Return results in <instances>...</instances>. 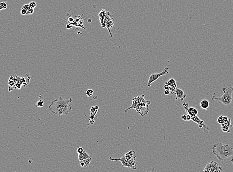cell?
<instances>
[{
    "label": "cell",
    "instance_id": "4316f807",
    "mask_svg": "<svg viewBox=\"0 0 233 172\" xmlns=\"http://www.w3.org/2000/svg\"><path fill=\"white\" fill-rule=\"evenodd\" d=\"M34 13V9L30 8L29 10L27 11L26 14H32Z\"/></svg>",
    "mask_w": 233,
    "mask_h": 172
},
{
    "label": "cell",
    "instance_id": "836d02e7",
    "mask_svg": "<svg viewBox=\"0 0 233 172\" xmlns=\"http://www.w3.org/2000/svg\"><path fill=\"white\" fill-rule=\"evenodd\" d=\"M72 27V25H71V24H70V23L66 25V28H67V29H70V28H71Z\"/></svg>",
    "mask_w": 233,
    "mask_h": 172
},
{
    "label": "cell",
    "instance_id": "2e32d148",
    "mask_svg": "<svg viewBox=\"0 0 233 172\" xmlns=\"http://www.w3.org/2000/svg\"><path fill=\"white\" fill-rule=\"evenodd\" d=\"M221 125V127L222 130L223 132H226V133H230V131H231V128H230L229 126L226 125H224L223 124H220Z\"/></svg>",
    "mask_w": 233,
    "mask_h": 172
},
{
    "label": "cell",
    "instance_id": "30bf717a",
    "mask_svg": "<svg viewBox=\"0 0 233 172\" xmlns=\"http://www.w3.org/2000/svg\"><path fill=\"white\" fill-rule=\"evenodd\" d=\"M109 159H110V160L111 161H120L121 162V164H122V165L123 167L127 168L128 160V159H127V158L125 157V155L123 156L122 157L120 158H113L110 157Z\"/></svg>",
    "mask_w": 233,
    "mask_h": 172
},
{
    "label": "cell",
    "instance_id": "44dd1931",
    "mask_svg": "<svg viewBox=\"0 0 233 172\" xmlns=\"http://www.w3.org/2000/svg\"><path fill=\"white\" fill-rule=\"evenodd\" d=\"M98 110L95 109L94 106H92L90 108V114L94 115H96L97 112H98Z\"/></svg>",
    "mask_w": 233,
    "mask_h": 172
},
{
    "label": "cell",
    "instance_id": "9c48e42d",
    "mask_svg": "<svg viewBox=\"0 0 233 172\" xmlns=\"http://www.w3.org/2000/svg\"><path fill=\"white\" fill-rule=\"evenodd\" d=\"M176 97L175 98L176 100L180 99L181 101H183L186 98V93H185L183 90L180 88H176Z\"/></svg>",
    "mask_w": 233,
    "mask_h": 172
},
{
    "label": "cell",
    "instance_id": "484cf974",
    "mask_svg": "<svg viewBox=\"0 0 233 172\" xmlns=\"http://www.w3.org/2000/svg\"><path fill=\"white\" fill-rule=\"evenodd\" d=\"M22 8H23L24 9L26 10V11H28V10H29L31 8H30V7L29 6V4H25V5H24L23 6Z\"/></svg>",
    "mask_w": 233,
    "mask_h": 172
},
{
    "label": "cell",
    "instance_id": "74e56055",
    "mask_svg": "<svg viewBox=\"0 0 233 172\" xmlns=\"http://www.w3.org/2000/svg\"><path fill=\"white\" fill-rule=\"evenodd\" d=\"M93 99H95V100L97 99V96H96V95H94V97H93Z\"/></svg>",
    "mask_w": 233,
    "mask_h": 172
},
{
    "label": "cell",
    "instance_id": "f35d334b",
    "mask_svg": "<svg viewBox=\"0 0 233 172\" xmlns=\"http://www.w3.org/2000/svg\"><path fill=\"white\" fill-rule=\"evenodd\" d=\"M7 1H8V0H0V3H2V2H7Z\"/></svg>",
    "mask_w": 233,
    "mask_h": 172
},
{
    "label": "cell",
    "instance_id": "5b68a950",
    "mask_svg": "<svg viewBox=\"0 0 233 172\" xmlns=\"http://www.w3.org/2000/svg\"><path fill=\"white\" fill-rule=\"evenodd\" d=\"M223 171V169L219 164L215 161H211L205 166L203 172H221Z\"/></svg>",
    "mask_w": 233,
    "mask_h": 172
},
{
    "label": "cell",
    "instance_id": "ffe728a7",
    "mask_svg": "<svg viewBox=\"0 0 233 172\" xmlns=\"http://www.w3.org/2000/svg\"><path fill=\"white\" fill-rule=\"evenodd\" d=\"M44 102H45L44 100H40L39 101H38L37 102V103L36 104V106L37 107H44Z\"/></svg>",
    "mask_w": 233,
    "mask_h": 172
},
{
    "label": "cell",
    "instance_id": "ac0fdd59",
    "mask_svg": "<svg viewBox=\"0 0 233 172\" xmlns=\"http://www.w3.org/2000/svg\"><path fill=\"white\" fill-rule=\"evenodd\" d=\"M91 160H92V158L85 159H84L83 160H82L83 161V162L84 163V164H85L84 168H86V167H89L90 166V163Z\"/></svg>",
    "mask_w": 233,
    "mask_h": 172
},
{
    "label": "cell",
    "instance_id": "83f0119b",
    "mask_svg": "<svg viewBox=\"0 0 233 172\" xmlns=\"http://www.w3.org/2000/svg\"><path fill=\"white\" fill-rule=\"evenodd\" d=\"M169 88H170V85H168V84H167V82H166L165 83V85H164V89H165H165H169Z\"/></svg>",
    "mask_w": 233,
    "mask_h": 172
},
{
    "label": "cell",
    "instance_id": "cb8c5ba5",
    "mask_svg": "<svg viewBox=\"0 0 233 172\" xmlns=\"http://www.w3.org/2000/svg\"><path fill=\"white\" fill-rule=\"evenodd\" d=\"M97 116H96V115H91V114H90V116H89V119L90 120H93L94 121H96L97 120Z\"/></svg>",
    "mask_w": 233,
    "mask_h": 172
},
{
    "label": "cell",
    "instance_id": "7402d4cb",
    "mask_svg": "<svg viewBox=\"0 0 233 172\" xmlns=\"http://www.w3.org/2000/svg\"><path fill=\"white\" fill-rule=\"evenodd\" d=\"M93 93H94V91H93L92 89H88L86 92V95L87 97H91L92 95H93Z\"/></svg>",
    "mask_w": 233,
    "mask_h": 172
},
{
    "label": "cell",
    "instance_id": "9a60e30c",
    "mask_svg": "<svg viewBox=\"0 0 233 172\" xmlns=\"http://www.w3.org/2000/svg\"><path fill=\"white\" fill-rule=\"evenodd\" d=\"M125 156L127 158V159H128V160L133 158V157H137V156L135 155V152L134 150H131V151H128L127 153H126Z\"/></svg>",
    "mask_w": 233,
    "mask_h": 172
},
{
    "label": "cell",
    "instance_id": "3957f363",
    "mask_svg": "<svg viewBox=\"0 0 233 172\" xmlns=\"http://www.w3.org/2000/svg\"><path fill=\"white\" fill-rule=\"evenodd\" d=\"M212 150L213 153L219 160H224L233 155V147L222 142L214 144Z\"/></svg>",
    "mask_w": 233,
    "mask_h": 172
},
{
    "label": "cell",
    "instance_id": "f546056e",
    "mask_svg": "<svg viewBox=\"0 0 233 172\" xmlns=\"http://www.w3.org/2000/svg\"><path fill=\"white\" fill-rule=\"evenodd\" d=\"M170 93H171V92H170V89H165V91H164V94H165L166 95H169Z\"/></svg>",
    "mask_w": 233,
    "mask_h": 172
},
{
    "label": "cell",
    "instance_id": "4fadbf2b",
    "mask_svg": "<svg viewBox=\"0 0 233 172\" xmlns=\"http://www.w3.org/2000/svg\"><path fill=\"white\" fill-rule=\"evenodd\" d=\"M78 157H79V161L83 160L84 159H85L92 158V157L89 155L85 151L82 153L78 154Z\"/></svg>",
    "mask_w": 233,
    "mask_h": 172
},
{
    "label": "cell",
    "instance_id": "d6986e66",
    "mask_svg": "<svg viewBox=\"0 0 233 172\" xmlns=\"http://www.w3.org/2000/svg\"><path fill=\"white\" fill-rule=\"evenodd\" d=\"M8 4H7L5 2H3L0 3V10H5L8 8Z\"/></svg>",
    "mask_w": 233,
    "mask_h": 172
},
{
    "label": "cell",
    "instance_id": "603a6c76",
    "mask_svg": "<svg viewBox=\"0 0 233 172\" xmlns=\"http://www.w3.org/2000/svg\"><path fill=\"white\" fill-rule=\"evenodd\" d=\"M29 6L31 8L34 9L37 6V4L36 3V2L34 1H32V2H30L29 3Z\"/></svg>",
    "mask_w": 233,
    "mask_h": 172
},
{
    "label": "cell",
    "instance_id": "6da1fadb",
    "mask_svg": "<svg viewBox=\"0 0 233 172\" xmlns=\"http://www.w3.org/2000/svg\"><path fill=\"white\" fill-rule=\"evenodd\" d=\"M72 101V99L71 98L64 99L61 96H59L57 99L52 101L49 106V110L53 114L58 115L59 117L68 115L72 109V106L70 104Z\"/></svg>",
    "mask_w": 233,
    "mask_h": 172
},
{
    "label": "cell",
    "instance_id": "ba28073f",
    "mask_svg": "<svg viewBox=\"0 0 233 172\" xmlns=\"http://www.w3.org/2000/svg\"><path fill=\"white\" fill-rule=\"evenodd\" d=\"M182 106L184 108L186 114L190 115L191 117L198 115V110L196 108L193 107H189V104L184 102L182 104Z\"/></svg>",
    "mask_w": 233,
    "mask_h": 172
},
{
    "label": "cell",
    "instance_id": "d4e9b609",
    "mask_svg": "<svg viewBox=\"0 0 233 172\" xmlns=\"http://www.w3.org/2000/svg\"><path fill=\"white\" fill-rule=\"evenodd\" d=\"M84 151V149L82 147H78L77 148V150H76V152L78 154H81V153H83V152Z\"/></svg>",
    "mask_w": 233,
    "mask_h": 172
},
{
    "label": "cell",
    "instance_id": "d6a6232c",
    "mask_svg": "<svg viewBox=\"0 0 233 172\" xmlns=\"http://www.w3.org/2000/svg\"><path fill=\"white\" fill-rule=\"evenodd\" d=\"M191 116L190 115L187 114L186 115V121H189L191 120Z\"/></svg>",
    "mask_w": 233,
    "mask_h": 172
},
{
    "label": "cell",
    "instance_id": "1f68e13d",
    "mask_svg": "<svg viewBox=\"0 0 233 172\" xmlns=\"http://www.w3.org/2000/svg\"><path fill=\"white\" fill-rule=\"evenodd\" d=\"M80 166H81L82 167L84 168V167H85V164H84V163L83 162V161H80Z\"/></svg>",
    "mask_w": 233,
    "mask_h": 172
},
{
    "label": "cell",
    "instance_id": "8992f818",
    "mask_svg": "<svg viewBox=\"0 0 233 172\" xmlns=\"http://www.w3.org/2000/svg\"><path fill=\"white\" fill-rule=\"evenodd\" d=\"M169 68L168 67H166L165 69H164L163 71L160 73H152L150 76L149 77V78L148 79V81L147 84V85L148 87H149L151 86L152 83L155 81L157 80L159 78L161 77L168 74L169 73Z\"/></svg>",
    "mask_w": 233,
    "mask_h": 172
},
{
    "label": "cell",
    "instance_id": "277c9868",
    "mask_svg": "<svg viewBox=\"0 0 233 172\" xmlns=\"http://www.w3.org/2000/svg\"><path fill=\"white\" fill-rule=\"evenodd\" d=\"M222 91L224 92V94L221 97H217L215 93H214L212 96L211 100L220 101L224 106L230 107L233 101L232 94L233 93V87H225L223 88Z\"/></svg>",
    "mask_w": 233,
    "mask_h": 172
},
{
    "label": "cell",
    "instance_id": "e0dca14e",
    "mask_svg": "<svg viewBox=\"0 0 233 172\" xmlns=\"http://www.w3.org/2000/svg\"><path fill=\"white\" fill-rule=\"evenodd\" d=\"M167 84L172 87L174 88H177V84H176V80L174 79H171L170 80H169L168 82H167Z\"/></svg>",
    "mask_w": 233,
    "mask_h": 172
},
{
    "label": "cell",
    "instance_id": "e575fe53",
    "mask_svg": "<svg viewBox=\"0 0 233 172\" xmlns=\"http://www.w3.org/2000/svg\"><path fill=\"white\" fill-rule=\"evenodd\" d=\"M94 122H95L94 121L92 120H90V119L89 121V123L90 125H93V124L94 123Z\"/></svg>",
    "mask_w": 233,
    "mask_h": 172
},
{
    "label": "cell",
    "instance_id": "d590c367",
    "mask_svg": "<svg viewBox=\"0 0 233 172\" xmlns=\"http://www.w3.org/2000/svg\"><path fill=\"white\" fill-rule=\"evenodd\" d=\"M69 22H72V21H73V19L72 18H71V17H70V18H69Z\"/></svg>",
    "mask_w": 233,
    "mask_h": 172
},
{
    "label": "cell",
    "instance_id": "5bb4252c",
    "mask_svg": "<svg viewBox=\"0 0 233 172\" xmlns=\"http://www.w3.org/2000/svg\"><path fill=\"white\" fill-rule=\"evenodd\" d=\"M228 119L229 118L226 116H220L217 120V122L221 124L222 123H226L228 120Z\"/></svg>",
    "mask_w": 233,
    "mask_h": 172
},
{
    "label": "cell",
    "instance_id": "7c38bea8",
    "mask_svg": "<svg viewBox=\"0 0 233 172\" xmlns=\"http://www.w3.org/2000/svg\"><path fill=\"white\" fill-rule=\"evenodd\" d=\"M209 102L207 99H203L200 102V107L203 110H207L209 107Z\"/></svg>",
    "mask_w": 233,
    "mask_h": 172
},
{
    "label": "cell",
    "instance_id": "ab89813d",
    "mask_svg": "<svg viewBox=\"0 0 233 172\" xmlns=\"http://www.w3.org/2000/svg\"><path fill=\"white\" fill-rule=\"evenodd\" d=\"M231 162L233 163V158H232V159H231Z\"/></svg>",
    "mask_w": 233,
    "mask_h": 172
},
{
    "label": "cell",
    "instance_id": "4dcf8cb0",
    "mask_svg": "<svg viewBox=\"0 0 233 172\" xmlns=\"http://www.w3.org/2000/svg\"><path fill=\"white\" fill-rule=\"evenodd\" d=\"M181 118L184 121H186V115H183L181 116Z\"/></svg>",
    "mask_w": 233,
    "mask_h": 172
},
{
    "label": "cell",
    "instance_id": "8fae6325",
    "mask_svg": "<svg viewBox=\"0 0 233 172\" xmlns=\"http://www.w3.org/2000/svg\"><path fill=\"white\" fill-rule=\"evenodd\" d=\"M137 157H133L128 160V166L127 168H131L133 170H136L137 169V163L135 161V158Z\"/></svg>",
    "mask_w": 233,
    "mask_h": 172
},
{
    "label": "cell",
    "instance_id": "7a4b0ae2",
    "mask_svg": "<svg viewBox=\"0 0 233 172\" xmlns=\"http://www.w3.org/2000/svg\"><path fill=\"white\" fill-rule=\"evenodd\" d=\"M144 95L138 96L132 99L131 105L124 110L125 113H127L128 110L131 109H134L137 112L141 115L142 117L147 115L149 112V105L151 104L150 101L146 100L144 99Z\"/></svg>",
    "mask_w": 233,
    "mask_h": 172
},
{
    "label": "cell",
    "instance_id": "52a82bcc",
    "mask_svg": "<svg viewBox=\"0 0 233 172\" xmlns=\"http://www.w3.org/2000/svg\"><path fill=\"white\" fill-rule=\"evenodd\" d=\"M191 121H192V122H193L196 123V124H197L198 125L199 127L200 128L202 129L204 132L207 133V132H208L209 131V127L207 126L204 124V121L203 120H201L198 116V115L191 117Z\"/></svg>",
    "mask_w": 233,
    "mask_h": 172
},
{
    "label": "cell",
    "instance_id": "f1b7e54d",
    "mask_svg": "<svg viewBox=\"0 0 233 172\" xmlns=\"http://www.w3.org/2000/svg\"><path fill=\"white\" fill-rule=\"evenodd\" d=\"M21 13L22 15H26V13H27V11L25 9H24L23 8L22 9V10H21Z\"/></svg>",
    "mask_w": 233,
    "mask_h": 172
},
{
    "label": "cell",
    "instance_id": "8d00e7d4",
    "mask_svg": "<svg viewBox=\"0 0 233 172\" xmlns=\"http://www.w3.org/2000/svg\"><path fill=\"white\" fill-rule=\"evenodd\" d=\"M94 107H95V109H96V110H98V109H99V107H98V106H94Z\"/></svg>",
    "mask_w": 233,
    "mask_h": 172
},
{
    "label": "cell",
    "instance_id": "60d3db41",
    "mask_svg": "<svg viewBox=\"0 0 233 172\" xmlns=\"http://www.w3.org/2000/svg\"><path fill=\"white\" fill-rule=\"evenodd\" d=\"M0 11H1V10H0Z\"/></svg>",
    "mask_w": 233,
    "mask_h": 172
}]
</instances>
